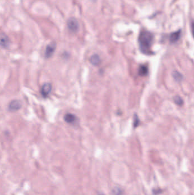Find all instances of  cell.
I'll list each match as a JSON object with an SVG mask.
<instances>
[{
	"label": "cell",
	"instance_id": "1",
	"mask_svg": "<svg viewBox=\"0 0 194 195\" xmlns=\"http://www.w3.org/2000/svg\"><path fill=\"white\" fill-rule=\"evenodd\" d=\"M153 42V35L147 30L141 31L139 37V46L141 52L146 55L151 54V48Z\"/></svg>",
	"mask_w": 194,
	"mask_h": 195
},
{
	"label": "cell",
	"instance_id": "2",
	"mask_svg": "<svg viewBox=\"0 0 194 195\" xmlns=\"http://www.w3.org/2000/svg\"><path fill=\"white\" fill-rule=\"evenodd\" d=\"M67 27L70 31L72 33L77 32L79 28L78 21L75 18H70L67 21Z\"/></svg>",
	"mask_w": 194,
	"mask_h": 195
},
{
	"label": "cell",
	"instance_id": "3",
	"mask_svg": "<svg viewBox=\"0 0 194 195\" xmlns=\"http://www.w3.org/2000/svg\"><path fill=\"white\" fill-rule=\"evenodd\" d=\"M56 49V43L55 42H51L49 44L45 50V56L46 58H49L51 57L55 52Z\"/></svg>",
	"mask_w": 194,
	"mask_h": 195
},
{
	"label": "cell",
	"instance_id": "4",
	"mask_svg": "<svg viewBox=\"0 0 194 195\" xmlns=\"http://www.w3.org/2000/svg\"><path fill=\"white\" fill-rule=\"evenodd\" d=\"M22 107L21 102L18 100H13L10 102L9 105V110L10 111H17Z\"/></svg>",
	"mask_w": 194,
	"mask_h": 195
},
{
	"label": "cell",
	"instance_id": "5",
	"mask_svg": "<svg viewBox=\"0 0 194 195\" xmlns=\"http://www.w3.org/2000/svg\"><path fill=\"white\" fill-rule=\"evenodd\" d=\"M51 90H52L51 84H49V83L43 84L41 87V92L43 97L44 98L47 97L50 94Z\"/></svg>",
	"mask_w": 194,
	"mask_h": 195
},
{
	"label": "cell",
	"instance_id": "6",
	"mask_svg": "<svg viewBox=\"0 0 194 195\" xmlns=\"http://www.w3.org/2000/svg\"><path fill=\"white\" fill-rule=\"evenodd\" d=\"M10 44L9 37L4 33H0V46L3 48H7Z\"/></svg>",
	"mask_w": 194,
	"mask_h": 195
},
{
	"label": "cell",
	"instance_id": "7",
	"mask_svg": "<svg viewBox=\"0 0 194 195\" xmlns=\"http://www.w3.org/2000/svg\"><path fill=\"white\" fill-rule=\"evenodd\" d=\"M180 34H181V30H180L171 33L170 35V37H169L170 42L171 43H172L177 42L179 40V39L180 38Z\"/></svg>",
	"mask_w": 194,
	"mask_h": 195
},
{
	"label": "cell",
	"instance_id": "8",
	"mask_svg": "<svg viewBox=\"0 0 194 195\" xmlns=\"http://www.w3.org/2000/svg\"><path fill=\"white\" fill-rule=\"evenodd\" d=\"M64 120H65L66 122L70 124H72L75 122V121L76 120V117L75 115L72 113H68L64 115Z\"/></svg>",
	"mask_w": 194,
	"mask_h": 195
},
{
	"label": "cell",
	"instance_id": "9",
	"mask_svg": "<svg viewBox=\"0 0 194 195\" xmlns=\"http://www.w3.org/2000/svg\"><path fill=\"white\" fill-rule=\"evenodd\" d=\"M91 63L94 66H98L101 63V59L100 56L97 54H94L91 56L89 59Z\"/></svg>",
	"mask_w": 194,
	"mask_h": 195
},
{
	"label": "cell",
	"instance_id": "10",
	"mask_svg": "<svg viewBox=\"0 0 194 195\" xmlns=\"http://www.w3.org/2000/svg\"><path fill=\"white\" fill-rule=\"evenodd\" d=\"M138 73L139 76H146L148 74V67L145 65H141L139 67Z\"/></svg>",
	"mask_w": 194,
	"mask_h": 195
},
{
	"label": "cell",
	"instance_id": "11",
	"mask_svg": "<svg viewBox=\"0 0 194 195\" xmlns=\"http://www.w3.org/2000/svg\"><path fill=\"white\" fill-rule=\"evenodd\" d=\"M123 190L118 187L114 188L112 191V194L113 195H123Z\"/></svg>",
	"mask_w": 194,
	"mask_h": 195
},
{
	"label": "cell",
	"instance_id": "12",
	"mask_svg": "<svg viewBox=\"0 0 194 195\" xmlns=\"http://www.w3.org/2000/svg\"><path fill=\"white\" fill-rule=\"evenodd\" d=\"M172 76H173V78H174V79L176 81H178V82H180L182 79V75L178 71H175L173 72L172 73Z\"/></svg>",
	"mask_w": 194,
	"mask_h": 195
},
{
	"label": "cell",
	"instance_id": "13",
	"mask_svg": "<svg viewBox=\"0 0 194 195\" xmlns=\"http://www.w3.org/2000/svg\"><path fill=\"white\" fill-rule=\"evenodd\" d=\"M174 102L175 103V104H176L178 106H182L183 104V101L181 97L179 96H175L174 98Z\"/></svg>",
	"mask_w": 194,
	"mask_h": 195
},
{
	"label": "cell",
	"instance_id": "14",
	"mask_svg": "<svg viewBox=\"0 0 194 195\" xmlns=\"http://www.w3.org/2000/svg\"><path fill=\"white\" fill-rule=\"evenodd\" d=\"M139 119L138 116L136 114L134 116V122H133V125H134V127H137L139 126Z\"/></svg>",
	"mask_w": 194,
	"mask_h": 195
},
{
	"label": "cell",
	"instance_id": "15",
	"mask_svg": "<svg viewBox=\"0 0 194 195\" xmlns=\"http://www.w3.org/2000/svg\"><path fill=\"white\" fill-rule=\"evenodd\" d=\"M98 195H104V194H98Z\"/></svg>",
	"mask_w": 194,
	"mask_h": 195
}]
</instances>
